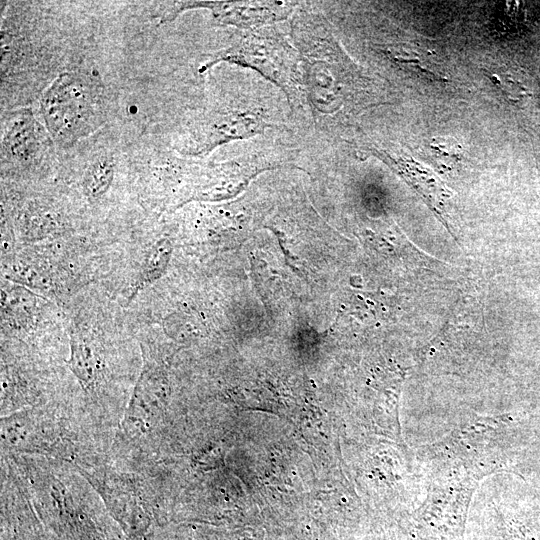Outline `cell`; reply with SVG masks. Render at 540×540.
<instances>
[{"instance_id":"4","label":"cell","mask_w":540,"mask_h":540,"mask_svg":"<svg viewBox=\"0 0 540 540\" xmlns=\"http://www.w3.org/2000/svg\"><path fill=\"white\" fill-rule=\"evenodd\" d=\"M222 61L254 69L285 93L291 107L303 105L298 51L276 27L270 25L238 33L229 46L210 55L200 71L205 72Z\"/></svg>"},{"instance_id":"7","label":"cell","mask_w":540,"mask_h":540,"mask_svg":"<svg viewBox=\"0 0 540 540\" xmlns=\"http://www.w3.org/2000/svg\"><path fill=\"white\" fill-rule=\"evenodd\" d=\"M156 4L153 18L161 24L173 21L184 11L206 9L218 25L245 30L284 20L299 5L293 1H166Z\"/></svg>"},{"instance_id":"12","label":"cell","mask_w":540,"mask_h":540,"mask_svg":"<svg viewBox=\"0 0 540 540\" xmlns=\"http://www.w3.org/2000/svg\"><path fill=\"white\" fill-rule=\"evenodd\" d=\"M19 223L26 235L36 237L51 233L60 227L59 214L39 201H32L19 214Z\"/></svg>"},{"instance_id":"1","label":"cell","mask_w":540,"mask_h":540,"mask_svg":"<svg viewBox=\"0 0 540 540\" xmlns=\"http://www.w3.org/2000/svg\"><path fill=\"white\" fill-rule=\"evenodd\" d=\"M291 36L300 58L304 101L315 122L327 129L347 113L356 73L320 13L299 10Z\"/></svg>"},{"instance_id":"11","label":"cell","mask_w":540,"mask_h":540,"mask_svg":"<svg viewBox=\"0 0 540 540\" xmlns=\"http://www.w3.org/2000/svg\"><path fill=\"white\" fill-rule=\"evenodd\" d=\"M170 256L171 244L167 239L162 238L152 245L130 290L129 301L164 274Z\"/></svg>"},{"instance_id":"3","label":"cell","mask_w":540,"mask_h":540,"mask_svg":"<svg viewBox=\"0 0 540 540\" xmlns=\"http://www.w3.org/2000/svg\"><path fill=\"white\" fill-rule=\"evenodd\" d=\"M262 99L247 94L218 98L181 127L173 149L184 157H204L230 141L252 138L276 127L277 109Z\"/></svg>"},{"instance_id":"8","label":"cell","mask_w":540,"mask_h":540,"mask_svg":"<svg viewBox=\"0 0 540 540\" xmlns=\"http://www.w3.org/2000/svg\"><path fill=\"white\" fill-rule=\"evenodd\" d=\"M293 150L263 148L248 155L208 167L213 183L203 186L190 200H220L244 186L256 174L279 167L294 157Z\"/></svg>"},{"instance_id":"5","label":"cell","mask_w":540,"mask_h":540,"mask_svg":"<svg viewBox=\"0 0 540 540\" xmlns=\"http://www.w3.org/2000/svg\"><path fill=\"white\" fill-rule=\"evenodd\" d=\"M59 150L48 130L30 107L2 113L1 170L27 175L52 166Z\"/></svg>"},{"instance_id":"10","label":"cell","mask_w":540,"mask_h":540,"mask_svg":"<svg viewBox=\"0 0 540 540\" xmlns=\"http://www.w3.org/2000/svg\"><path fill=\"white\" fill-rule=\"evenodd\" d=\"M71 357L68 364L85 387H92L98 374V361L92 346L75 326L70 330Z\"/></svg>"},{"instance_id":"2","label":"cell","mask_w":540,"mask_h":540,"mask_svg":"<svg viewBox=\"0 0 540 540\" xmlns=\"http://www.w3.org/2000/svg\"><path fill=\"white\" fill-rule=\"evenodd\" d=\"M111 106V95L99 75L71 68L44 90L39 114L59 152H65L104 128Z\"/></svg>"},{"instance_id":"9","label":"cell","mask_w":540,"mask_h":540,"mask_svg":"<svg viewBox=\"0 0 540 540\" xmlns=\"http://www.w3.org/2000/svg\"><path fill=\"white\" fill-rule=\"evenodd\" d=\"M2 316L11 326L28 327L36 316L38 297L25 287L12 284L1 289Z\"/></svg>"},{"instance_id":"6","label":"cell","mask_w":540,"mask_h":540,"mask_svg":"<svg viewBox=\"0 0 540 540\" xmlns=\"http://www.w3.org/2000/svg\"><path fill=\"white\" fill-rule=\"evenodd\" d=\"M61 156L78 173L84 198L95 204L108 194L120 168L129 161V148H124L116 135L104 127Z\"/></svg>"}]
</instances>
